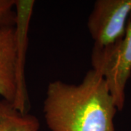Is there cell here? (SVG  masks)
I'll return each instance as SVG.
<instances>
[{
	"label": "cell",
	"mask_w": 131,
	"mask_h": 131,
	"mask_svg": "<svg viewBox=\"0 0 131 131\" xmlns=\"http://www.w3.org/2000/svg\"><path fill=\"white\" fill-rule=\"evenodd\" d=\"M117 111L105 80L93 69L78 84L50 82L43 105L51 131H115Z\"/></svg>",
	"instance_id": "6da1fadb"
},
{
	"label": "cell",
	"mask_w": 131,
	"mask_h": 131,
	"mask_svg": "<svg viewBox=\"0 0 131 131\" xmlns=\"http://www.w3.org/2000/svg\"><path fill=\"white\" fill-rule=\"evenodd\" d=\"M91 65L92 69L105 80L117 110H122L127 83L131 76V17L120 39L105 47H93Z\"/></svg>",
	"instance_id": "7a4b0ae2"
},
{
	"label": "cell",
	"mask_w": 131,
	"mask_h": 131,
	"mask_svg": "<svg viewBox=\"0 0 131 131\" xmlns=\"http://www.w3.org/2000/svg\"><path fill=\"white\" fill-rule=\"evenodd\" d=\"M130 15L131 0L96 1L88 21L93 47H105L120 39Z\"/></svg>",
	"instance_id": "3957f363"
},
{
	"label": "cell",
	"mask_w": 131,
	"mask_h": 131,
	"mask_svg": "<svg viewBox=\"0 0 131 131\" xmlns=\"http://www.w3.org/2000/svg\"><path fill=\"white\" fill-rule=\"evenodd\" d=\"M34 1L15 0V31L17 37V93L13 106L23 114L28 113V93L25 78V61L27 50L28 24L32 14Z\"/></svg>",
	"instance_id": "277c9868"
},
{
	"label": "cell",
	"mask_w": 131,
	"mask_h": 131,
	"mask_svg": "<svg viewBox=\"0 0 131 131\" xmlns=\"http://www.w3.org/2000/svg\"><path fill=\"white\" fill-rule=\"evenodd\" d=\"M17 93V37L15 26L0 28V96L14 103Z\"/></svg>",
	"instance_id": "5b68a950"
},
{
	"label": "cell",
	"mask_w": 131,
	"mask_h": 131,
	"mask_svg": "<svg viewBox=\"0 0 131 131\" xmlns=\"http://www.w3.org/2000/svg\"><path fill=\"white\" fill-rule=\"evenodd\" d=\"M39 128L35 116L20 112L13 103L0 101V131H38Z\"/></svg>",
	"instance_id": "8992f818"
},
{
	"label": "cell",
	"mask_w": 131,
	"mask_h": 131,
	"mask_svg": "<svg viewBox=\"0 0 131 131\" xmlns=\"http://www.w3.org/2000/svg\"><path fill=\"white\" fill-rule=\"evenodd\" d=\"M15 0H0V28L15 26Z\"/></svg>",
	"instance_id": "52a82bcc"
}]
</instances>
